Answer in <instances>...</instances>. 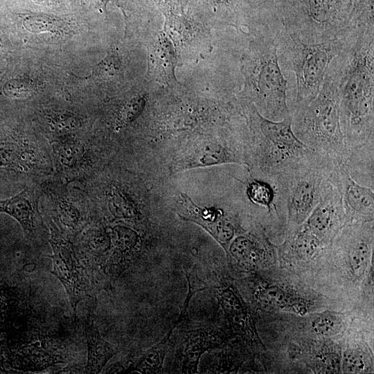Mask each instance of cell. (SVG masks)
<instances>
[{
	"label": "cell",
	"instance_id": "cell-1",
	"mask_svg": "<svg viewBox=\"0 0 374 374\" xmlns=\"http://www.w3.org/2000/svg\"><path fill=\"white\" fill-rule=\"evenodd\" d=\"M327 72L337 89L346 161L373 157L374 26L350 32Z\"/></svg>",
	"mask_w": 374,
	"mask_h": 374
},
{
	"label": "cell",
	"instance_id": "cell-2",
	"mask_svg": "<svg viewBox=\"0 0 374 374\" xmlns=\"http://www.w3.org/2000/svg\"><path fill=\"white\" fill-rule=\"evenodd\" d=\"M278 30L255 34L242 60L250 103L262 116L276 121L290 116L288 82L280 64L276 42Z\"/></svg>",
	"mask_w": 374,
	"mask_h": 374
},
{
	"label": "cell",
	"instance_id": "cell-3",
	"mask_svg": "<svg viewBox=\"0 0 374 374\" xmlns=\"http://www.w3.org/2000/svg\"><path fill=\"white\" fill-rule=\"evenodd\" d=\"M290 111L293 131L303 143L332 161L346 163L348 152L340 123L337 89L328 72L317 96Z\"/></svg>",
	"mask_w": 374,
	"mask_h": 374
},
{
	"label": "cell",
	"instance_id": "cell-4",
	"mask_svg": "<svg viewBox=\"0 0 374 374\" xmlns=\"http://www.w3.org/2000/svg\"><path fill=\"white\" fill-rule=\"evenodd\" d=\"M253 145L249 166L258 176L273 181L314 151L294 134L291 115L276 121L262 116L252 104L247 105Z\"/></svg>",
	"mask_w": 374,
	"mask_h": 374
},
{
	"label": "cell",
	"instance_id": "cell-5",
	"mask_svg": "<svg viewBox=\"0 0 374 374\" xmlns=\"http://www.w3.org/2000/svg\"><path fill=\"white\" fill-rule=\"evenodd\" d=\"M345 38V37H344ZM344 38L308 44L292 37L282 26L276 34L280 64L284 75L292 73L295 88L289 108L314 98L322 87L328 66L341 51Z\"/></svg>",
	"mask_w": 374,
	"mask_h": 374
},
{
	"label": "cell",
	"instance_id": "cell-6",
	"mask_svg": "<svg viewBox=\"0 0 374 374\" xmlns=\"http://www.w3.org/2000/svg\"><path fill=\"white\" fill-rule=\"evenodd\" d=\"M334 162L314 152L276 179L292 230L305 221L318 204Z\"/></svg>",
	"mask_w": 374,
	"mask_h": 374
},
{
	"label": "cell",
	"instance_id": "cell-7",
	"mask_svg": "<svg viewBox=\"0 0 374 374\" xmlns=\"http://www.w3.org/2000/svg\"><path fill=\"white\" fill-rule=\"evenodd\" d=\"M49 243L52 249L51 273L64 287L75 318L78 304L86 298L87 294L85 271L71 243L53 225L51 227Z\"/></svg>",
	"mask_w": 374,
	"mask_h": 374
},
{
	"label": "cell",
	"instance_id": "cell-8",
	"mask_svg": "<svg viewBox=\"0 0 374 374\" xmlns=\"http://www.w3.org/2000/svg\"><path fill=\"white\" fill-rule=\"evenodd\" d=\"M330 176L339 192L347 221H373L374 188L357 182L341 162L333 163Z\"/></svg>",
	"mask_w": 374,
	"mask_h": 374
},
{
	"label": "cell",
	"instance_id": "cell-9",
	"mask_svg": "<svg viewBox=\"0 0 374 374\" xmlns=\"http://www.w3.org/2000/svg\"><path fill=\"white\" fill-rule=\"evenodd\" d=\"M345 221L347 219L339 192L330 176L318 204L300 226L324 244L336 235Z\"/></svg>",
	"mask_w": 374,
	"mask_h": 374
},
{
	"label": "cell",
	"instance_id": "cell-10",
	"mask_svg": "<svg viewBox=\"0 0 374 374\" xmlns=\"http://www.w3.org/2000/svg\"><path fill=\"white\" fill-rule=\"evenodd\" d=\"M180 217L193 222L207 231L226 252L235 236V228L222 210L197 206L185 193H180Z\"/></svg>",
	"mask_w": 374,
	"mask_h": 374
},
{
	"label": "cell",
	"instance_id": "cell-11",
	"mask_svg": "<svg viewBox=\"0 0 374 374\" xmlns=\"http://www.w3.org/2000/svg\"><path fill=\"white\" fill-rule=\"evenodd\" d=\"M96 303L91 306L85 321L84 329L87 346V362L85 373H100L108 361L118 352V348L103 338L95 323Z\"/></svg>",
	"mask_w": 374,
	"mask_h": 374
},
{
	"label": "cell",
	"instance_id": "cell-12",
	"mask_svg": "<svg viewBox=\"0 0 374 374\" xmlns=\"http://www.w3.org/2000/svg\"><path fill=\"white\" fill-rule=\"evenodd\" d=\"M0 212L15 219L26 238L34 236L37 225V210L33 194L29 189H25L11 198L0 200Z\"/></svg>",
	"mask_w": 374,
	"mask_h": 374
},
{
	"label": "cell",
	"instance_id": "cell-13",
	"mask_svg": "<svg viewBox=\"0 0 374 374\" xmlns=\"http://www.w3.org/2000/svg\"><path fill=\"white\" fill-rule=\"evenodd\" d=\"M247 195L251 202L264 208L270 215L279 216L281 206L285 209L284 198L278 184L269 179L258 176L247 184Z\"/></svg>",
	"mask_w": 374,
	"mask_h": 374
},
{
	"label": "cell",
	"instance_id": "cell-14",
	"mask_svg": "<svg viewBox=\"0 0 374 374\" xmlns=\"http://www.w3.org/2000/svg\"><path fill=\"white\" fill-rule=\"evenodd\" d=\"M136 244L134 233L123 226L112 230V251L103 263L104 271L112 276H118L128 266L131 251Z\"/></svg>",
	"mask_w": 374,
	"mask_h": 374
},
{
	"label": "cell",
	"instance_id": "cell-15",
	"mask_svg": "<svg viewBox=\"0 0 374 374\" xmlns=\"http://www.w3.org/2000/svg\"><path fill=\"white\" fill-rule=\"evenodd\" d=\"M213 344L212 335L205 328L188 331L181 350V373H197L202 355Z\"/></svg>",
	"mask_w": 374,
	"mask_h": 374
},
{
	"label": "cell",
	"instance_id": "cell-16",
	"mask_svg": "<svg viewBox=\"0 0 374 374\" xmlns=\"http://www.w3.org/2000/svg\"><path fill=\"white\" fill-rule=\"evenodd\" d=\"M254 297L258 304L267 310H291L302 314L307 310L302 300L278 285L260 286L256 290Z\"/></svg>",
	"mask_w": 374,
	"mask_h": 374
},
{
	"label": "cell",
	"instance_id": "cell-17",
	"mask_svg": "<svg viewBox=\"0 0 374 374\" xmlns=\"http://www.w3.org/2000/svg\"><path fill=\"white\" fill-rule=\"evenodd\" d=\"M270 251V243L265 236L258 239L238 235L231 240L226 253L238 263L249 267L256 265L260 258Z\"/></svg>",
	"mask_w": 374,
	"mask_h": 374
},
{
	"label": "cell",
	"instance_id": "cell-18",
	"mask_svg": "<svg viewBox=\"0 0 374 374\" xmlns=\"http://www.w3.org/2000/svg\"><path fill=\"white\" fill-rule=\"evenodd\" d=\"M323 245L317 236L299 226L288 236L282 250L287 255L304 260L318 255Z\"/></svg>",
	"mask_w": 374,
	"mask_h": 374
},
{
	"label": "cell",
	"instance_id": "cell-19",
	"mask_svg": "<svg viewBox=\"0 0 374 374\" xmlns=\"http://www.w3.org/2000/svg\"><path fill=\"white\" fill-rule=\"evenodd\" d=\"M171 331L160 342L145 351L133 361L123 372L140 373H159L163 368V363L168 348Z\"/></svg>",
	"mask_w": 374,
	"mask_h": 374
},
{
	"label": "cell",
	"instance_id": "cell-20",
	"mask_svg": "<svg viewBox=\"0 0 374 374\" xmlns=\"http://www.w3.org/2000/svg\"><path fill=\"white\" fill-rule=\"evenodd\" d=\"M54 156L57 166L69 170L80 165L86 154V148L80 141L65 139L53 146Z\"/></svg>",
	"mask_w": 374,
	"mask_h": 374
},
{
	"label": "cell",
	"instance_id": "cell-21",
	"mask_svg": "<svg viewBox=\"0 0 374 374\" xmlns=\"http://www.w3.org/2000/svg\"><path fill=\"white\" fill-rule=\"evenodd\" d=\"M220 303L225 315L237 326L247 328L249 326V319L246 308L239 295L228 287L221 292Z\"/></svg>",
	"mask_w": 374,
	"mask_h": 374
},
{
	"label": "cell",
	"instance_id": "cell-22",
	"mask_svg": "<svg viewBox=\"0 0 374 374\" xmlns=\"http://www.w3.org/2000/svg\"><path fill=\"white\" fill-rule=\"evenodd\" d=\"M16 15L21 20L23 26L34 33H55L67 25L63 19L44 13L22 12Z\"/></svg>",
	"mask_w": 374,
	"mask_h": 374
},
{
	"label": "cell",
	"instance_id": "cell-23",
	"mask_svg": "<svg viewBox=\"0 0 374 374\" xmlns=\"http://www.w3.org/2000/svg\"><path fill=\"white\" fill-rule=\"evenodd\" d=\"M312 327L318 334L332 335L340 330L341 320L331 313L322 314L314 319Z\"/></svg>",
	"mask_w": 374,
	"mask_h": 374
},
{
	"label": "cell",
	"instance_id": "cell-24",
	"mask_svg": "<svg viewBox=\"0 0 374 374\" xmlns=\"http://www.w3.org/2000/svg\"><path fill=\"white\" fill-rule=\"evenodd\" d=\"M121 69V62L120 57L116 52L111 51L98 63L93 73L98 77L109 78L119 74Z\"/></svg>",
	"mask_w": 374,
	"mask_h": 374
},
{
	"label": "cell",
	"instance_id": "cell-25",
	"mask_svg": "<svg viewBox=\"0 0 374 374\" xmlns=\"http://www.w3.org/2000/svg\"><path fill=\"white\" fill-rule=\"evenodd\" d=\"M58 218L62 225L70 229H75L81 220L78 209L66 201H62L58 204Z\"/></svg>",
	"mask_w": 374,
	"mask_h": 374
},
{
	"label": "cell",
	"instance_id": "cell-26",
	"mask_svg": "<svg viewBox=\"0 0 374 374\" xmlns=\"http://www.w3.org/2000/svg\"><path fill=\"white\" fill-rule=\"evenodd\" d=\"M364 359L357 350H348L343 357V368L346 373H360L364 370Z\"/></svg>",
	"mask_w": 374,
	"mask_h": 374
},
{
	"label": "cell",
	"instance_id": "cell-27",
	"mask_svg": "<svg viewBox=\"0 0 374 374\" xmlns=\"http://www.w3.org/2000/svg\"><path fill=\"white\" fill-rule=\"evenodd\" d=\"M143 105L144 100L142 98H134L127 103L120 113L118 126L122 127L132 121L141 112Z\"/></svg>",
	"mask_w": 374,
	"mask_h": 374
},
{
	"label": "cell",
	"instance_id": "cell-28",
	"mask_svg": "<svg viewBox=\"0 0 374 374\" xmlns=\"http://www.w3.org/2000/svg\"><path fill=\"white\" fill-rule=\"evenodd\" d=\"M21 151L15 143H0V166H10L19 158Z\"/></svg>",
	"mask_w": 374,
	"mask_h": 374
},
{
	"label": "cell",
	"instance_id": "cell-29",
	"mask_svg": "<svg viewBox=\"0 0 374 374\" xmlns=\"http://www.w3.org/2000/svg\"><path fill=\"white\" fill-rule=\"evenodd\" d=\"M29 3H31L35 6L50 8L57 9L66 6H71L75 0H26Z\"/></svg>",
	"mask_w": 374,
	"mask_h": 374
},
{
	"label": "cell",
	"instance_id": "cell-30",
	"mask_svg": "<svg viewBox=\"0 0 374 374\" xmlns=\"http://www.w3.org/2000/svg\"><path fill=\"white\" fill-rule=\"evenodd\" d=\"M8 39L0 26V51H3L8 48Z\"/></svg>",
	"mask_w": 374,
	"mask_h": 374
},
{
	"label": "cell",
	"instance_id": "cell-31",
	"mask_svg": "<svg viewBox=\"0 0 374 374\" xmlns=\"http://www.w3.org/2000/svg\"><path fill=\"white\" fill-rule=\"evenodd\" d=\"M215 1L221 3H224V4H229L232 0H215Z\"/></svg>",
	"mask_w": 374,
	"mask_h": 374
},
{
	"label": "cell",
	"instance_id": "cell-32",
	"mask_svg": "<svg viewBox=\"0 0 374 374\" xmlns=\"http://www.w3.org/2000/svg\"><path fill=\"white\" fill-rule=\"evenodd\" d=\"M3 73H4V72L2 70L0 69V81H1V78L3 76Z\"/></svg>",
	"mask_w": 374,
	"mask_h": 374
},
{
	"label": "cell",
	"instance_id": "cell-33",
	"mask_svg": "<svg viewBox=\"0 0 374 374\" xmlns=\"http://www.w3.org/2000/svg\"><path fill=\"white\" fill-rule=\"evenodd\" d=\"M4 1V0H0V3H1V1Z\"/></svg>",
	"mask_w": 374,
	"mask_h": 374
}]
</instances>
